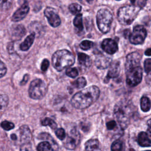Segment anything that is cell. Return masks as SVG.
Instances as JSON below:
<instances>
[{"instance_id":"6da1fadb","label":"cell","mask_w":151,"mask_h":151,"mask_svg":"<svg viewBox=\"0 0 151 151\" xmlns=\"http://www.w3.org/2000/svg\"><path fill=\"white\" fill-rule=\"evenodd\" d=\"M100 96L97 86H91L76 93L71 100L72 106L77 109H84L94 103Z\"/></svg>"},{"instance_id":"7a4b0ae2","label":"cell","mask_w":151,"mask_h":151,"mask_svg":"<svg viewBox=\"0 0 151 151\" xmlns=\"http://www.w3.org/2000/svg\"><path fill=\"white\" fill-rule=\"evenodd\" d=\"M134 110L133 104L127 100H121L115 105L114 116L122 128L127 126L134 113Z\"/></svg>"},{"instance_id":"3957f363","label":"cell","mask_w":151,"mask_h":151,"mask_svg":"<svg viewBox=\"0 0 151 151\" xmlns=\"http://www.w3.org/2000/svg\"><path fill=\"white\" fill-rule=\"evenodd\" d=\"M52 64L56 70L61 71L73 65L75 58L73 54L67 50L57 51L52 56Z\"/></svg>"},{"instance_id":"277c9868","label":"cell","mask_w":151,"mask_h":151,"mask_svg":"<svg viewBox=\"0 0 151 151\" xmlns=\"http://www.w3.org/2000/svg\"><path fill=\"white\" fill-rule=\"evenodd\" d=\"M140 9L139 7L134 5L122 6L117 12L118 21L122 25H130L134 20Z\"/></svg>"},{"instance_id":"5b68a950","label":"cell","mask_w":151,"mask_h":151,"mask_svg":"<svg viewBox=\"0 0 151 151\" xmlns=\"http://www.w3.org/2000/svg\"><path fill=\"white\" fill-rule=\"evenodd\" d=\"M96 20L98 28L102 33L105 34L110 31L113 15L109 10L106 8L99 9L97 13Z\"/></svg>"},{"instance_id":"8992f818","label":"cell","mask_w":151,"mask_h":151,"mask_svg":"<svg viewBox=\"0 0 151 151\" xmlns=\"http://www.w3.org/2000/svg\"><path fill=\"white\" fill-rule=\"evenodd\" d=\"M47 91L46 84L41 79H35L31 81L28 93L31 98L35 100H39L43 98Z\"/></svg>"},{"instance_id":"52a82bcc","label":"cell","mask_w":151,"mask_h":151,"mask_svg":"<svg viewBox=\"0 0 151 151\" xmlns=\"http://www.w3.org/2000/svg\"><path fill=\"white\" fill-rule=\"evenodd\" d=\"M126 83L129 87L138 85L142 80V69L140 66L134 67L127 72Z\"/></svg>"},{"instance_id":"ba28073f","label":"cell","mask_w":151,"mask_h":151,"mask_svg":"<svg viewBox=\"0 0 151 151\" xmlns=\"http://www.w3.org/2000/svg\"><path fill=\"white\" fill-rule=\"evenodd\" d=\"M147 35L146 29L141 25H137L134 27L132 32L129 36L130 42L134 45L142 44L143 43Z\"/></svg>"},{"instance_id":"9c48e42d","label":"cell","mask_w":151,"mask_h":151,"mask_svg":"<svg viewBox=\"0 0 151 151\" xmlns=\"http://www.w3.org/2000/svg\"><path fill=\"white\" fill-rule=\"evenodd\" d=\"M80 135L76 128H73L64 142V147L68 150H74L79 143Z\"/></svg>"},{"instance_id":"30bf717a","label":"cell","mask_w":151,"mask_h":151,"mask_svg":"<svg viewBox=\"0 0 151 151\" xmlns=\"http://www.w3.org/2000/svg\"><path fill=\"white\" fill-rule=\"evenodd\" d=\"M44 15L51 26L57 27L60 25L61 19L55 9L51 7H47L44 10Z\"/></svg>"},{"instance_id":"8fae6325","label":"cell","mask_w":151,"mask_h":151,"mask_svg":"<svg viewBox=\"0 0 151 151\" xmlns=\"http://www.w3.org/2000/svg\"><path fill=\"white\" fill-rule=\"evenodd\" d=\"M141 60V55L137 52H133L126 57L125 68L126 72L134 67L139 66Z\"/></svg>"},{"instance_id":"7c38bea8","label":"cell","mask_w":151,"mask_h":151,"mask_svg":"<svg viewBox=\"0 0 151 151\" xmlns=\"http://www.w3.org/2000/svg\"><path fill=\"white\" fill-rule=\"evenodd\" d=\"M101 47L109 54H113L118 50L117 42L111 38L104 39L101 42Z\"/></svg>"},{"instance_id":"4fadbf2b","label":"cell","mask_w":151,"mask_h":151,"mask_svg":"<svg viewBox=\"0 0 151 151\" xmlns=\"http://www.w3.org/2000/svg\"><path fill=\"white\" fill-rule=\"evenodd\" d=\"M29 10V5L27 3L24 4L19 9H18L12 15L11 18L12 21L18 22L24 19L28 14Z\"/></svg>"},{"instance_id":"5bb4252c","label":"cell","mask_w":151,"mask_h":151,"mask_svg":"<svg viewBox=\"0 0 151 151\" xmlns=\"http://www.w3.org/2000/svg\"><path fill=\"white\" fill-rule=\"evenodd\" d=\"M120 71V63L117 61H114L109 65V69L106 80L109 81L110 78H114L118 77Z\"/></svg>"},{"instance_id":"9a60e30c","label":"cell","mask_w":151,"mask_h":151,"mask_svg":"<svg viewBox=\"0 0 151 151\" xmlns=\"http://www.w3.org/2000/svg\"><path fill=\"white\" fill-rule=\"evenodd\" d=\"M19 133L20 136V142L22 144L29 143L32 135L30 129L27 126L23 125L21 126L19 129Z\"/></svg>"},{"instance_id":"2e32d148","label":"cell","mask_w":151,"mask_h":151,"mask_svg":"<svg viewBox=\"0 0 151 151\" xmlns=\"http://www.w3.org/2000/svg\"><path fill=\"white\" fill-rule=\"evenodd\" d=\"M58 146L55 141L50 142L48 141H44L40 142L37 147V151H57Z\"/></svg>"},{"instance_id":"e0dca14e","label":"cell","mask_w":151,"mask_h":151,"mask_svg":"<svg viewBox=\"0 0 151 151\" xmlns=\"http://www.w3.org/2000/svg\"><path fill=\"white\" fill-rule=\"evenodd\" d=\"M111 63V59L104 55L98 56L95 61L96 65L99 69H105L107 68Z\"/></svg>"},{"instance_id":"ac0fdd59","label":"cell","mask_w":151,"mask_h":151,"mask_svg":"<svg viewBox=\"0 0 151 151\" xmlns=\"http://www.w3.org/2000/svg\"><path fill=\"white\" fill-rule=\"evenodd\" d=\"M84 151H102L100 144L97 139L88 140L85 144Z\"/></svg>"},{"instance_id":"d6986e66","label":"cell","mask_w":151,"mask_h":151,"mask_svg":"<svg viewBox=\"0 0 151 151\" xmlns=\"http://www.w3.org/2000/svg\"><path fill=\"white\" fill-rule=\"evenodd\" d=\"M137 142L139 145L142 147L150 146V139L147 133L145 132H142L139 134Z\"/></svg>"},{"instance_id":"ffe728a7","label":"cell","mask_w":151,"mask_h":151,"mask_svg":"<svg viewBox=\"0 0 151 151\" xmlns=\"http://www.w3.org/2000/svg\"><path fill=\"white\" fill-rule=\"evenodd\" d=\"M78 61L80 65L88 68L91 65V60L88 55L80 52L78 54Z\"/></svg>"},{"instance_id":"44dd1931","label":"cell","mask_w":151,"mask_h":151,"mask_svg":"<svg viewBox=\"0 0 151 151\" xmlns=\"http://www.w3.org/2000/svg\"><path fill=\"white\" fill-rule=\"evenodd\" d=\"M35 38V33L32 32L29 34L25 40L20 44L19 48L22 51H27L32 45Z\"/></svg>"},{"instance_id":"7402d4cb","label":"cell","mask_w":151,"mask_h":151,"mask_svg":"<svg viewBox=\"0 0 151 151\" xmlns=\"http://www.w3.org/2000/svg\"><path fill=\"white\" fill-rule=\"evenodd\" d=\"M25 34V29L22 25H16L12 31V36L15 40L21 38Z\"/></svg>"},{"instance_id":"603a6c76","label":"cell","mask_w":151,"mask_h":151,"mask_svg":"<svg viewBox=\"0 0 151 151\" xmlns=\"http://www.w3.org/2000/svg\"><path fill=\"white\" fill-rule=\"evenodd\" d=\"M140 107L143 111L147 112L150 109V101L147 97L143 96L140 99Z\"/></svg>"},{"instance_id":"cb8c5ba5","label":"cell","mask_w":151,"mask_h":151,"mask_svg":"<svg viewBox=\"0 0 151 151\" xmlns=\"http://www.w3.org/2000/svg\"><path fill=\"white\" fill-rule=\"evenodd\" d=\"M73 24L74 27L79 31H81L83 29V19L82 15L80 14H77L74 19Z\"/></svg>"},{"instance_id":"d4e9b609","label":"cell","mask_w":151,"mask_h":151,"mask_svg":"<svg viewBox=\"0 0 151 151\" xmlns=\"http://www.w3.org/2000/svg\"><path fill=\"white\" fill-rule=\"evenodd\" d=\"M86 80L84 77H81L77 78L73 83V85L77 88H81L85 87L86 85Z\"/></svg>"},{"instance_id":"484cf974","label":"cell","mask_w":151,"mask_h":151,"mask_svg":"<svg viewBox=\"0 0 151 151\" xmlns=\"http://www.w3.org/2000/svg\"><path fill=\"white\" fill-rule=\"evenodd\" d=\"M41 124L42 126H48L52 129H55L57 127L56 123L51 119L49 117H46L41 122Z\"/></svg>"},{"instance_id":"4316f807","label":"cell","mask_w":151,"mask_h":151,"mask_svg":"<svg viewBox=\"0 0 151 151\" xmlns=\"http://www.w3.org/2000/svg\"><path fill=\"white\" fill-rule=\"evenodd\" d=\"M68 9L73 14L77 15L81 10V6L78 4L73 3L69 5Z\"/></svg>"},{"instance_id":"83f0119b","label":"cell","mask_w":151,"mask_h":151,"mask_svg":"<svg viewBox=\"0 0 151 151\" xmlns=\"http://www.w3.org/2000/svg\"><path fill=\"white\" fill-rule=\"evenodd\" d=\"M12 0H0V11H5L9 9L12 5Z\"/></svg>"},{"instance_id":"f1b7e54d","label":"cell","mask_w":151,"mask_h":151,"mask_svg":"<svg viewBox=\"0 0 151 151\" xmlns=\"http://www.w3.org/2000/svg\"><path fill=\"white\" fill-rule=\"evenodd\" d=\"M123 143L121 140H117L114 142L111 146V151H122Z\"/></svg>"},{"instance_id":"f546056e","label":"cell","mask_w":151,"mask_h":151,"mask_svg":"<svg viewBox=\"0 0 151 151\" xmlns=\"http://www.w3.org/2000/svg\"><path fill=\"white\" fill-rule=\"evenodd\" d=\"M93 45L94 44L92 41L89 40H84L80 43V47L83 50H88L92 48Z\"/></svg>"},{"instance_id":"4dcf8cb0","label":"cell","mask_w":151,"mask_h":151,"mask_svg":"<svg viewBox=\"0 0 151 151\" xmlns=\"http://www.w3.org/2000/svg\"><path fill=\"white\" fill-rule=\"evenodd\" d=\"M8 103V97L5 94H0V110L5 109Z\"/></svg>"},{"instance_id":"1f68e13d","label":"cell","mask_w":151,"mask_h":151,"mask_svg":"<svg viewBox=\"0 0 151 151\" xmlns=\"http://www.w3.org/2000/svg\"><path fill=\"white\" fill-rule=\"evenodd\" d=\"M65 74L67 76L71 77V78H76L78 74V72L77 68H70L68 67L67 68L65 71Z\"/></svg>"},{"instance_id":"d6a6232c","label":"cell","mask_w":151,"mask_h":151,"mask_svg":"<svg viewBox=\"0 0 151 151\" xmlns=\"http://www.w3.org/2000/svg\"><path fill=\"white\" fill-rule=\"evenodd\" d=\"M1 126L3 129H4L5 130H6V131L14 129V124L13 123L6 121V120L3 121L1 123Z\"/></svg>"},{"instance_id":"836d02e7","label":"cell","mask_w":151,"mask_h":151,"mask_svg":"<svg viewBox=\"0 0 151 151\" xmlns=\"http://www.w3.org/2000/svg\"><path fill=\"white\" fill-rule=\"evenodd\" d=\"M55 135L59 139H60L61 140H64V139L65 138V136H66L65 130L63 128L57 129L55 131Z\"/></svg>"},{"instance_id":"e575fe53","label":"cell","mask_w":151,"mask_h":151,"mask_svg":"<svg viewBox=\"0 0 151 151\" xmlns=\"http://www.w3.org/2000/svg\"><path fill=\"white\" fill-rule=\"evenodd\" d=\"M131 1L133 5L137 6L141 9L146 5L147 0H131Z\"/></svg>"},{"instance_id":"d590c367","label":"cell","mask_w":151,"mask_h":151,"mask_svg":"<svg viewBox=\"0 0 151 151\" xmlns=\"http://www.w3.org/2000/svg\"><path fill=\"white\" fill-rule=\"evenodd\" d=\"M20 151H34V150L30 143H26L22 144L20 148Z\"/></svg>"},{"instance_id":"8d00e7d4","label":"cell","mask_w":151,"mask_h":151,"mask_svg":"<svg viewBox=\"0 0 151 151\" xmlns=\"http://www.w3.org/2000/svg\"><path fill=\"white\" fill-rule=\"evenodd\" d=\"M151 59L150 58H147L145 61L144 63V67H145V70L146 73L149 74L150 71L151 69Z\"/></svg>"},{"instance_id":"74e56055","label":"cell","mask_w":151,"mask_h":151,"mask_svg":"<svg viewBox=\"0 0 151 151\" xmlns=\"http://www.w3.org/2000/svg\"><path fill=\"white\" fill-rule=\"evenodd\" d=\"M6 73V67L4 63L0 60V78L4 77Z\"/></svg>"},{"instance_id":"f35d334b","label":"cell","mask_w":151,"mask_h":151,"mask_svg":"<svg viewBox=\"0 0 151 151\" xmlns=\"http://www.w3.org/2000/svg\"><path fill=\"white\" fill-rule=\"evenodd\" d=\"M49 65H50L49 61L46 58L44 59L43 61H42V63H41V70L43 71H45L47 70V68H48Z\"/></svg>"},{"instance_id":"ab89813d","label":"cell","mask_w":151,"mask_h":151,"mask_svg":"<svg viewBox=\"0 0 151 151\" xmlns=\"http://www.w3.org/2000/svg\"><path fill=\"white\" fill-rule=\"evenodd\" d=\"M106 126L108 130H113L116 126V123L114 120H110L106 123Z\"/></svg>"},{"instance_id":"60d3db41","label":"cell","mask_w":151,"mask_h":151,"mask_svg":"<svg viewBox=\"0 0 151 151\" xmlns=\"http://www.w3.org/2000/svg\"><path fill=\"white\" fill-rule=\"evenodd\" d=\"M28 79H29V75L27 74H25L24 76V77H23L22 80V81H21V83H20V84H21V85H24L25 84H26V83H27Z\"/></svg>"},{"instance_id":"b9f144b4","label":"cell","mask_w":151,"mask_h":151,"mask_svg":"<svg viewBox=\"0 0 151 151\" xmlns=\"http://www.w3.org/2000/svg\"><path fill=\"white\" fill-rule=\"evenodd\" d=\"M151 54V50L150 48H148L146 51H145V55L147 56H150Z\"/></svg>"},{"instance_id":"7bdbcfd3","label":"cell","mask_w":151,"mask_h":151,"mask_svg":"<svg viewBox=\"0 0 151 151\" xmlns=\"http://www.w3.org/2000/svg\"><path fill=\"white\" fill-rule=\"evenodd\" d=\"M86 1H87L88 2H89V3H90V2H91L93 0H86Z\"/></svg>"},{"instance_id":"ee69618b","label":"cell","mask_w":151,"mask_h":151,"mask_svg":"<svg viewBox=\"0 0 151 151\" xmlns=\"http://www.w3.org/2000/svg\"><path fill=\"white\" fill-rule=\"evenodd\" d=\"M145 151H150V150H145Z\"/></svg>"},{"instance_id":"f6af8a7d","label":"cell","mask_w":151,"mask_h":151,"mask_svg":"<svg viewBox=\"0 0 151 151\" xmlns=\"http://www.w3.org/2000/svg\"><path fill=\"white\" fill-rule=\"evenodd\" d=\"M117 1H120V0H117Z\"/></svg>"},{"instance_id":"bcb514c9","label":"cell","mask_w":151,"mask_h":151,"mask_svg":"<svg viewBox=\"0 0 151 151\" xmlns=\"http://www.w3.org/2000/svg\"><path fill=\"white\" fill-rule=\"evenodd\" d=\"M79 1H80V0H79Z\"/></svg>"}]
</instances>
